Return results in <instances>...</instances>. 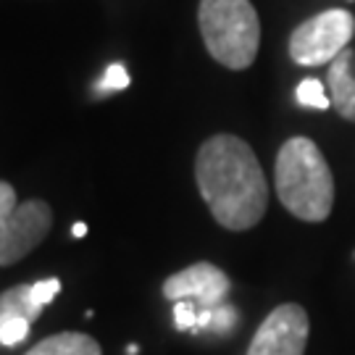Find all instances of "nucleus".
Here are the masks:
<instances>
[{
  "mask_svg": "<svg viewBox=\"0 0 355 355\" xmlns=\"http://www.w3.org/2000/svg\"><path fill=\"white\" fill-rule=\"evenodd\" d=\"M195 179L214 218L229 232L253 229L268 205V184L253 148L234 135H214L200 145Z\"/></svg>",
  "mask_w": 355,
  "mask_h": 355,
  "instance_id": "f257e3e1",
  "label": "nucleus"
},
{
  "mask_svg": "<svg viewBox=\"0 0 355 355\" xmlns=\"http://www.w3.org/2000/svg\"><path fill=\"white\" fill-rule=\"evenodd\" d=\"M274 184L282 205L300 221L318 224L329 218L334 205V177L331 168L308 137H292L277 153Z\"/></svg>",
  "mask_w": 355,
  "mask_h": 355,
  "instance_id": "f03ea898",
  "label": "nucleus"
},
{
  "mask_svg": "<svg viewBox=\"0 0 355 355\" xmlns=\"http://www.w3.org/2000/svg\"><path fill=\"white\" fill-rule=\"evenodd\" d=\"M198 24L214 61L232 71L253 66L261 45V21L250 0H200Z\"/></svg>",
  "mask_w": 355,
  "mask_h": 355,
  "instance_id": "7ed1b4c3",
  "label": "nucleus"
},
{
  "mask_svg": "<svg viewBox=\"0 0 355 355\" xmlns=\"http://www.w3.org/2000/svg\"><path fill=\"white\" fill-rule=\"evenodd\" d=\"M355 35V19L345 8H331L308 19L290 35V58L300 66L334 61Z\"/></svg>",
  "mask_w": 355,
  "mask_h": 355,
  "instance_id": "20e7f679",
  "label": "nucleus"
},
{
  "mask_svg": "<svg viewBox=\"0 0 355 355\" xmlns=\"http://www.w3.org/2000/svg\"><path fill=\"white\" fill-rule=\"evenodd\" d=\"M311 321L303 305L284 303L268 313L245 355H305Z\"/></svg>",
  "mask_w": 355,
  "mask_h": 355,
  "instance_id": "39448f33",
  "label": "nucleus"
},
{
  "mask_svg": "<svg viewBox=\"0 0 355 355\" xmlns=\"http://www.w3.org/2000/svg\"><path fill=\"white\" fill-rule=\"evenodd\" d=\"M53 227V211L45 200L19 203L0 224V266H13L32 253L48 237Z\"/></svg>",
  "mask_w": 355,
  "mask_h": 355,
  "instance_id": "423d86ee",
  "label": "nucleus"
},
{
  "mask_svg": "<svg viewBox=\"0 0 355 355\" xmlns=\"http://www.w3.org/2000/svg\"><path fill=\"white\" fill-rule=\"evenodd\" d=\"M229 290H232V282L218 266L200 261V263H192V266L182 268L177 274H171L164 282V297L171 303L179 300H192L200 308H218L224 305Z\"/></svg>",
  "mask_w": 355,
  "mask_h": 355,
  "instance_id": "0eeeda50",
  "label": "nucleus"
},
{
  "mask_svg": "<svg viewBox=\"0 0 355 355\" xmlns=\"http://www.w3.org/2000/svg\"><path fill=\"white\" fill-rule=\"evenodd\" d=\"M331 85V108L343 116L345 121L355 124V74H353V51L345 48L329 64Z\"/></svg>",
  "mask_w": 355,
  "mask_h": 355,
  "instance_id": "6e6552de",
  "label": "nucleus"
},
{
  "mask_svg": "<svg viewBox=\"0 0 355 355\" xmlns=\"http://www.w3.org/2000/svg\"><path fill=\"white\" fill-rule=\"evenodd\" d=\"M24 355H103L98 340L82 331H61L40 340L29 353Z\"/></svg>",
  "mask_w": 355,
  "mask_h": 355,
  "instance_id": "1a4fd4ad",
  "label": "nucleus"
},
{
  "mask_svg": "<svg viewBox=\"0 0 355 355\" xmlns=\"http://www.w3.org/2000/svg\"><path fill=\"white\" fill-rule=\"evenodd\" d=\"M40 311L42 308L32 297V284H16V287H11V290H6L0 295V331L13 318L37 321Z\"/></svg>",
  "mask_w": 355,
  "mask_h": 355,
  "instance_id": "9d476101",
  "label": "nucleus"
},
{
  "mask_svg": "<svg viewBox=\"0 0 355 355\" xmlns=\"http://www.w3.org/2000/svg\"><path fill=\"white\" fill-rule=\"evenodd\" d=\"M295 98H297V103L305 105V108H318V111L331 108V101L327 98V92H324V85H321L318 79H313V76H311V79H303V82L297 85Z\"/></svg>",
  "mask_w": 355,
  "mask_h": 355,
  "instance_id": "9b49d317",
  "label": "nucleus"
},
{
  "mask_svg": "<svg viewBox=\"0 0 355 355\" xmlns=\"http://www.w3.org/2000/svg\"><path fill=\"white\" fill-rule=\"evenodd\" d=\"M129 87V71L121 64H111L105 69L103 79L98 82V92H119V89Z\"/></svg>",
  "mask_w": 355,
  "mask_h": 355,
  "instance_id": "f8f14e48",
  "label": "nucleus"
},
{
  "mask_svg": "<svg viewBox=\"0 0 355 355\" xmlns=\"http://www.w3.org/2000/svg\"><path fill=\"white\" fill-rule=\"evenodd\" d=\"M174 327L179 331L198 329V305L192 303V300H179V303H174Z\"/></svg>",
  "mask_w": 355,
  "mask_h": 355,
  "instance_id": "ddd939ff",
  "label": "nucleus"
},
{
  "mask_svg": "<svg viewBox=\"0 0 355 355\" xmlns=\"http://www.w3.org/2000/svg\"><path fill=\"white\" fill-rule=\"evenodd\" d=\"M237 321H240V313H237V308L234 305H218V308H214V321H211V329L216 331V334H227V331H232L234 327H237Z\"/></svg>",
  "mask_w": 355,
  "mask_h": 355,
  "instance_id": "4468645a",
  "label": "nucleus"
},
{
  "mask_svg": "<svg viewBox=\"0 0 355 355\" xmlns=\"http://www.w3.org/2000/svg\"><path fill=\"white\" fill-rule=\"evenodd\" d=\"M29 327H32L29 318H13V321H8V324L3 327V331H0V345L13 347V345L24 343L26 334H29Z\"/></svg>",
  "mask_w": 355,
  "mask_h": 355,
  "instance_id": "2eb2a0df",
  "label": "nucleus"
},
{
  "mask_svg": "<svg viewBox=\"0 0 355 355\" xmlns=\"http://www.w3.org/2000/svg\"><path fill=\"white\" fill-rule=\"evenodd\" d=\"M58 292H61V282L58 279H42L32 284V297H35V303H37L40 308H45Z\"/></svg>",
  "mask_w": 355,
  "mask_h": 355,
  "instance_id": "dca6fc26",
  "label": "nucleus"
},
{
  "mask_svg": "<svg viewBox=\"0 0 355 355\" xmlns=\"http://www.w3.org/2000/svg\"><path fill=\"white\" fill-rule=\"evenodd\" d=\"M16 190H13L8 182H0V224L16 211Z\"/></svg>",
  "mask_w": 355,
  "mask_h": 355,
  "instance_id": "f3484780",
  "label": "nucleus"
},
{
  "mask_svg": "<svg viewBox=\"0 0 355 355\" xmlns=\"http://www.w3.org/2000/svg\"><path fill=\"white\" fill-rule=\"evenodd\" d=\"M71 234H74V237H85V234H87V224H74V227H71Z\"/></svg>",
  "mask_w": 355,
  "mask_h": 355,
  "instance_id": "a211bd4d",
  "label": "nucleus"
}]
</instances>
